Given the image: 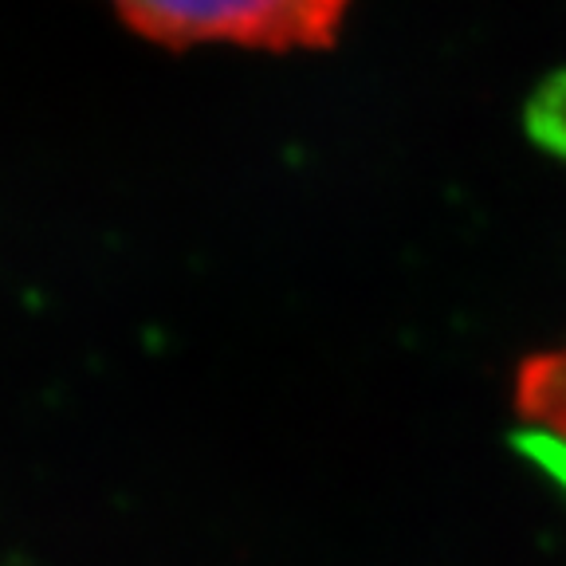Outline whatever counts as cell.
Returning a JSON list of instances; mask_svg holds the SVG:
<instances>
[{"mask_svg": "<svg viewBox=\"0 0 566 566\" xmlns=\"http://www.w3.org/2000/svg\"><path fill=\"white\" fill-rule=\"evenodd\" d=\"M126 28L161 48L237 44L260 52H323L350 0H111Z\"/></svg>", "mask_w": 566, "mask_h": 566, "instance_id": "cell-1", "label": "cell"}, {"mask_svg": "<svg viewBox=\"0 0 566 566\" xmlns=\"http://www.w3.org/2000/svg\"><path fill=\"white\" fill-rule=\"evenodd\" d=\"M512 409L531 433L566 444V338L531 350L515 366Z\"/></svg>", "mask_w": 566, "mask_h": 566, "instance_id": "cell-2", "label": "cell"}]
</instances>
